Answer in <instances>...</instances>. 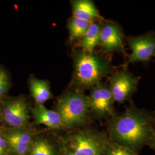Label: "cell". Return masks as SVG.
<instances>
[{
	"label": "cell",
	"mask_w": 155,
	"mask_h": 155,
	"mask_svg": "<svg viewBox=\"0 0 155 155\" xmlns=\"http://www.w3.org/2000/svg\"><path fill=\"white\" fill-rule=\"evenodd\" d=\"M11 87V79L5 68L0 65V100L8 95Z\"/></svg>",
	"instance_id": "cell-17"
},
{
	"label": "cell",
	"mask_w": 155,
	"mask_h": 155,
	"mask_svg": "<svg viewBox=\"0 0 155 155\" xmlns=\"http://www.w3.org/2000/svg\"><path fill=\"white\" fill-rule=\"evenodd\" d=\"M91 22L71 17L67 24L70 40L74 41L81 39Z\"/></svg>",
	"instance_id": "cell-16"
},
{
	"label": "cell",
	"mask_w": 155,
	"mask_h": 155,
	"mask_svg": "<svg viewBox=\"0 0 155 155\" xmlns=\"http://www.w3.org/2000/svg\"><path fill=\"white\" fill-rule=\"evenodd\" d=\"M0 132L9 145L11 155H28L29 150L36 134L32 127L16 128L0 125Z\"/></svg>",
	"instance_id": "cell-8"
},
{
	"label": "cell",
	"mask_w": 155,
	"mask_h": 155,
	"mask_svg": "<svg viewBox=\"0 0 155 155\" xmlns=\"http://www.w3.org/2000/svg\"><path fill=\"white\" fill-rule=\"evenodd\" d=\"M88 98L91 120L101 121L115 115V101L107 83L101 82L91 88Z\"/></svg>",
	"instance_id": "cell-6"
},
{
	"label": "cell",
	"mask_w": 155,
	"mask_h": 155,
	"mask_svg": "<svg viewBox=\"0 0 155 155\" xmlns=\"http://www.w3.org/2000/svg\"><path fill=\"white\" fill-rule=\"evenodd\" d=\"M106 155H139V154L110 140Z\"/></svg>",
	"instance_id": "cell-18"
},
{
	"label": "cell",
	"mask_w": 155,
	"mask_h": 155,
	"mask_svg": "<svg viewBox=\"0 0 155 155\" xmlns=\"http://www.w3.org/2000/svg\"><path fill=\"white\" fill-rule=\"evenodd\" d=\"M107 133L111 141L139 154L155 133V111L130 106L110 120Z\"/></svg>",
	"instance_id": "cell-1"
},
{
	"label": "cell",
	"mask_w": 155,
	"mask_h": 155,
	"mask_svg": "<svg viewBox=\"0 0 155 155\" xmlns=\"http://www.w3.org/2000/svg\"><path fill=\"white\" fill-rule=\"evenodd\" d=\"M2 124V111H1V105L0 101V125Z\"/></svg>",
	"instance_id": "cell-21"
},
{
	"label": "cell",
	"mask_w": 155,
	"mask_h": 155,
	"mask_svg": "<svg viewBox=\"0 0 155 155\" xmlns=\"http://www.w3.org/2000/svg\"><path fill=\"white\" fill-rule=\"evenodd\" d=\"M74 72L72 84L77 91L90 89L102 82L113 70V66L104 56L79 48L72 54Z\"/></svg>",
	"instance_id": "cell-3"
},
{
	"label": "cell",
	"mask_w": 155,
	"mask_h": 155,
	"mask_svg": "<svg viewBox=\"0 0 155 155\" xmlns=\"http://www.w3.org/2000/svg\"><path fill=\"white\" fill-rule=\"evenodd\" d=\"M0 155H11L9 145L4 136L0 132Z\"/></svg>",
	"instance_id": "cell-19"
},
{
	"label": "cell",
	"mask_w": 155,
	"mask_h": 155,
	"mask_svg": "<svg viewBox=\"0 0 155 155\" xmlns=\"http://www.w3.org/2000/svg\"><path fill=\"white\" fill-rule=\"evenodd\" d=\"M28 86L31 95L36 104L44 105L47 101L54 97L50 83L47 80L31 75L28 79Z\"/></svg>",
	"instance_id": "cell-13"
},
{
	"label": "cell",
	"mask_w": 155,
	"mask_h": 155,
	"mask_svg": "<svg viewBox=\"0 0 155 155\" xmlns=\"http://www.w3.org/2000/svg\"><path fill=\"white\" fill-rule=\"evenodd\" d=\"M31 117L36 125H44L54 131L67 130L58 113L48 109L45 105L35 103L31 108Z\"/></svg>",
	"instance_id": "cell-11"
},
{
	"label": "cell",
	"mask_w": 155,
	"mask_h": 155,
	"mask_svg": "<svg viewBox=\"0 0 155 155\" xmlns=\"http://www.w3.org/2000/svg\"><path fill=\"white\" fill-rule=\"evenodd\" d=\"M28 155H59L55 136L37 132Z\"/></svg>",
	"instance_id": "cell-12"
},
{
	"label": "cell",
	"mask_w": 155,
	"mask_h": 155,
	"mask_svg": "<svg viewBox=\"0 0 155 155\" xmlns=\"http://www.w3.org/2000/svg\"><path fill=\"white\" fill-rule=\"evenodd\" d=\"M56 136L59 155H106L110 141L108 134L95 127L68 130Z\"/></svg>",
	"instance_id": "cell-2"
},
{
	"label": "cell",
	"mask_w": 155,
	"mask_h": 155,
	"mask_svg": "<svg viewBox=\"0 0 155 155\" xmlns=\"http://www.w3.org/2000/svg\"><path fill=\"white\" fill-rule=\"evenodd\" d=\"M101 28L102 24L99 20L91 22L86 33L79 40L80 48L89 52H93L96 47L99 45Z\"/></svg>",
	"instance_id": "cell-15"
},
{
	"label": "cell",
	"mask_w": 155,
	"mask_h": 155,
	"mask_svg": "<svg viewBox=\"0 0 155 155\" xmlns=\"http://www.w3.org/2000/svg\"><path fill=\"white\" fill-rule=\"evenodd\" d=\"M139 79L125 68L114 72L108 85L115 102L123 104L130 100L136 91Z\"/></svg>",
	"instance_id": "cell-7"
},
{
	"label": "cell",
	"mask_w": 155,
	"mask_h": 155,
	"mask_svg": "<svg viewBox=\"0 0 155 155\" xmlns=\"http://www.w3.org/2000/svg\"><path fill=\"white\" fill-rule=\"evenodd\" d=\"M127 41L131 50L127 63H147L155 56V33L150 32L144 35L129 37Z\"/></svg>",
	"instance_id": "cell-9"
},
{
	"label": "cell",
	"mask_w": 155,
	"mask_h": 155,
	"mask_svg": "<svg viewBox=\"0 0 155 155\" xmlns=\"http://www.w3.org/2000/svg\"><path fill=\"white\" fill-rule=\"evenodd\" d=\"M0 101L2 125L16 128L32 127L30 122L32 107L24 97L6 95Z\"/></svg>",
	"instance_id": "cell-5"
},
{
	"label": "cell",
	"mask_w": 155,
	"mask_h": 155,
	"mask_svg": "<svg viewBox=\"0 0 155 155\" xmlns=\"http://www.w3.org/2000/svg\"><path fill=\"white\" fill-rule=\"evenodd\" d=\"M122 29L117 24L105 21L102 25L99 45L105 52L111 54L116 52L125 54Z\"/></svg>",
	"instance_id": "cell-10"
},
{
	"label": "cell",
	"mask_w": 155,
	"mask_h": 155,
	"mask_svg": "<svg viewBox=\"0 0 155 155\" xmlns=\"http://www.w3.org/2000/svg\"><path fill=\"white\" fill-rule=\"evenodd\" d=\"M148 146H149L150 148L155 152V133L152 139H151V140L150 141V143L148 144Z\"/></svg>",
	"instance_id": "cell-20"
},
{
	"label": "cell",
	"mask_w": 155,
	"mask_h": 155,
	"mask_svg": "<svg viewBox=\"0 0 155 155\" xmlns=\"http://www.w3.org/2000/svg\"><path fill=\"white\" fill-rule=\"evenodd\" d=\"M54 110L60 115L67 130L87 127L91 120L88 95L83 91L75 90L62 95Z\"/></svg>",
	"instance_id": "cell-4"
},
{
	"label": "cell",
	"mask_w": 155,
	"mask_h": 155,
	"mask_svg": "<svg viewBox=\"0 0 155 155\" xmlns=\"http://www.w3.org/2000/svg\"><path fill=\"white\" fill-rule=\"evenodd\" d=\"M72 6V16L78 18L93 21L102 19L99 11L92 1L74 0L71 2Z\"/></svg>",
	"instance_id": "cell-14"
}]
</instances>
